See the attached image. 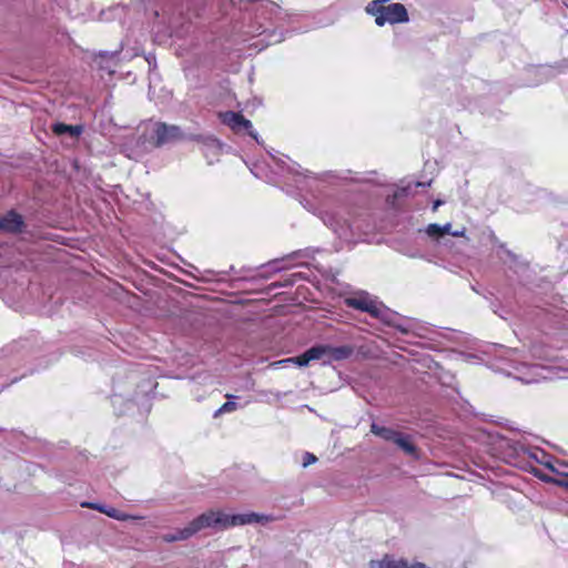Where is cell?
Segmentation results:
<instances>
[{"label": "cell", "mask_w": 568, "mask_h": 568, "mask_svg": "<svg viewBox=\"0 0 568 568\" xmlns=\"http://www.w3.org/2000/svg\"><path fill=\"white\" fill-rule=\"evenodd\" d=\"M236 409H237V404H236V403H232V402L225 403L223 406H221V409H219V411L216 412V413L214 414V416L223 415V414H225V413H229V412H231V411H235Z\"/></svg>", "instance_id": "9"}, {"label": "cell", "mask_w": 568, "mask_h": 568, "mask_svg": "<svg viewBox=\"0 0 568 568\" xmlns=\"http://www.w3.org/2000/svg\"><path fill=\"white\" fill-rule=\"evenodd\" d=\"M348 304H350L354 309H358L360 311L366 312V313H370L372 315L377 314V310L375 309V306L365 302V301H363V300H358V299L348 300Z\"/></svg>", "instance_id": "6"}, {"label": "cell", "mask_w": 568, "mask_h": 568, "mask_svg": "<svg viewBox=\"0 0 568 568\" xmlns=\"http://www.w3.org/2000/svg\"><path fill=\"white\" fill-rule=\"evenodd\" d=\"M52 130L57 133V135H66V133H69L71 136H78L80 133V128L79 127H74V126H68V125H65V124H57L54 125Z\"/></svg>", "instance_id": "7"}, {"label": "cell", "mask_w": 568, "mask_h": 568, "mask_svg": "<svg viewBox=\"0 0 568 568\" xmlns=\"http://www.w3.org/2000/svg\"><path fill=\"white\" fill-rule=\"evenodd\" d=\"M8 229L9 226H8L7 219H6V216H3V218H0V230L8 231Z\"/></svg>", "instance_id": "11"}, {"label": "cell", "mask_w": 568, "mask_h": 568, "mask_svg": "<svg viewBox=\"0 0 568 568\" xmlns=\"http://www.w3.org/2000/svg\"><path fill=\"white\" fill-rule=\"evenodd\" d=\"M82 506H83V507H88V508H91V509H94V510H97V512H100V513L107 515V516L111 517V519H113V520L127 521V520H138V519H139V517L130 516V515H128V514L121 513V512H118V510H116V509L104 507V506H101V505H97V504L89 503V504H82Z\"/></svg>", "instance_id": "3"}, {"label": "cell", "mask_w": 568, "mask_h": 568, "mask_svg": "<svg viewBox=\"0 0 568 568\" xmlns=\"http://www.w3.org/2000/svg\"><path fill=\"white\" fill-rule=\"evenodd\" d=\"M532 473H534V475H535L537 478H539V480L543 481V482L552 483V484H557V485H561L560 481H556V480H554V478L549 477V476H547V475H545L544 473L537 471L536 469H533V470H532Z\"/></svg>", "instance_id": "8"}, {"label": "cell", "mask_w": 568, "mask_h": 568, "mask_svg": "<svg viewBox=\"0 0 568 568\" xmlns=\"http://www.w3.org/2000/svg\"><path fill=\"white\" fill-rule=\"evenodd\" d=\"M264 521L263 514L248 513V514H226L219 510H210L200 515L192 521L186 528L179 533L175 534L165 539L169 542H179L193 536L199 531L207 527H230L237 525H247L253 523H262Z\"/></svg>", "instance_id": "1"}, {"label": "cell", "mask_w": 568, "mask_h": 568, "mask_svg": "<svg viewBox=\"0 0 568 568\" xmlns=\"http://www.w3.org/2000/svg\"><path fill=\"white\" fill-rule=\"evenodd\" d=\"M327 352V350L325 348H313L309 350L308 352H305L304 354H302L299 358L294 359L293 362L295 364L298 365H308L311 361H314L322 358L323 355H325Z\"/></svg>", "instance_id": "4"}, {"label": "cell", "mask_w": 568, "mask_h": 568, "mask_svg": "<svg viewBox=\"0 0 568 568\" xmlns=\"http://www.w3.org/2000/svg\"><path fill=\"white\" fill-rule=\"evenodd\" d=\"M315 461H316L315 456L311 455V454H306V455L304 456V460H303L304 466H308V465H310V464H312V463H314Z\"/></svg>", "instance_id": "10"}, {"label": "cell", "mask_w": 568, "mask_h": 568, "mask_svg": "<svg viewBox=\"0 0 568 568\" xmlns=\"http://www.w3.org/2000/svg\"><path fill=\"white\" fill-rule=\"evenodd\" d=\"M221 118L225 125L233 128V129H239V128H240V129H247V127H250L249 122L240 115L228 112L222 115Z\"/></svg>", "instance_id": "5"}, {"label": "cell", "mask_w": 568, "mask_h": 568, "mask_svg": "<svg viewBox=\"0 0 568 568\" xmlns=\"http://www.w3.org/2000/svg\"><path fill=\"white\" fill-rule=\"evenodd\" d=\"M378 9V14H375L378 18H382V24L385 21L391 22V24H396V22H403L408 20V14H406L405 8L400 4H391L388 6H381Z\"/></svg>", "instance_id": "2"}]
</instances>
